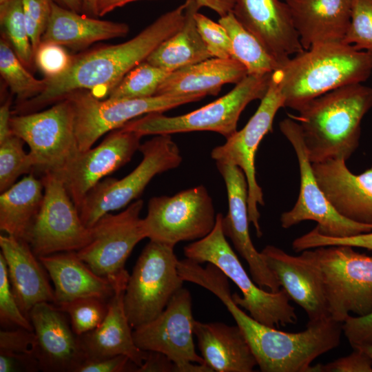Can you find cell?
<instances>
[{"label":"cell","mask_w":372,"mask_h":372,"mask_svg":"<svg viewBox=\"0 0 372 372\" xmlns=\"http://www.w3.org/2000/svg\"><path fill=\"white\" fill-rule=\"evenodd\" d=\"M186 4L167 12L131 39L108 45L73 56L72 64L63 74L45 78V90L36 97L19 103L21 114L36 112L55 103L69 94L85 90L94 96H109L110 92L134 68L183 25Z\"/></svg>","instance_id":"6da1fadb"},{"label":"cell","mask_w":372,"mask_h":372,"mask_svg":"<svg viewBox=\"0 0 372 372\" xmlns=\"http://www.w3.org/2000/svg\"><path fill=\"white\" fill-rule=\"evenodd\" d=\"M273 72L284 107L298 112L327 92L366 81L372 72V52L342 41L320 43L291 57Z\"/></svg>","instance_id":"7a4b0ae2"},{"label":"cell","mask_w":372,"mask_h":372,"mask_svg":"<svg viewBox=\"0 0 372 372\" xmlns=\"http://www.w3.org/2000/svg\"><path fill=\"white\" fill-rule=\"evenodd\" d=\"M372 107V88L362 83L343 86L307 103L291 116L300 125L312 163L348 160L358 148L361 122Z\"/></svg>","instance_id":"3957f363"},{"label":"cell","mask_w":372,"mask_h":372,"mask_svg":"<svg viewBox=\"0 0 372 372\" xmlns=\"http://www.w3.org/2000/svg\"><path fill=\"white\" fill-rule=\"evenodd\" d=\"M262 372H311L318 356L336 348L342 323L328 317L308 321L305 330L285 332L263 324L244 311L234 317Z\"/></svg>","instance_id":"277c9868"},{"label":"cell","mask_w":372,"mask_h":372,"mask_svg":"<svg viewBox=\"0 0 372 372\" xmlns=\"http://www.w3.org/2000/svg\"><path fill=\"white\" fill-rule=\"evenodd\" d=\"M223 217L221 213L217 214L211 231L184 247L185 258L200 264L209 262L220 269L242 292V296L232 294L234 302L259 322L273 328L296 323L298 316L287 291L283 288L267 291L247 274L223 233Z\"/></svg>","instance_id":"5b68a950"},{"label":"cell","mask_w":372,"mask_h":372,"mask_svg":"<svg viewBox=\"0 0 372 372\" xmlns=\"http://www.w3.org/2000/svg\"><path fill=\"white\" fill-rule=\"evenodd\" d=\"M348 245H328L302 254L317 267L329 316L343 323L353 313L372 311V257Z\"/></svg>","instance_id":"8992f818"},{"label":"cell","mask_w":372,"mask_h":372,"mask_svg":"<svg viewBox=\"0 0 372 372\" xmlns=\"http://www.w3.org/2000/svg\"><path fill=\"white\" fill-rule=\"evenodd\" d=\"M271 74L247 75L227 94L191 112L167 116L153 112L134 118L122 127L145 135L171 134L195 131L217 132L228 138L237 131L239 117L251 101L267 92Z\"/></svg>","instance_id":"52a82bcc"},{"label":"cell","mask_w":372,"mask_h":372,"mask_svg":"<svg viewBox=\"0 0 372 372\" xmlns=\"http://www.w3.org/2000/svg\"><path fill=\"white\" fill-rule=\"evenodd\" d=\"M138 150L143 159L132 172L121 179H102L87 194L78 208L87 227H92L105 214L132 203L156 175L175 169L182 162L180 149L170 134L155 135Z\"/></svg>","instance_id":"ba28073f"},{"label":"cell","mask_w":372,"mask_h":372,"mask_svg":"<svg viewBox=\"0 0 372 372\" xmlns=\"http://www.w3.org/2000/svg\"><path fill=\"white\" fill-rule=\"evenodd\" d=\"M174 248L149 240L141 253L123 296L124 309L133 329L158 317L183 287Z\"/></svg>","instance_id":"9c48e42d"},{"label":"cell","mask_w":372,"mask_h":372,"mask_svg":"<svg viewBox=\"0 0 372 372\" xmlns=\"http://www.w3.org/2000/svg\"><path fill=\"white\" fill-rule=\"evenodd\" d=\"M204 97L195 94L101 100L88 91L79 90L65 98L72 105L78 146L79 151L83 152L92 147L105 133L119 129L140 116L163 112Z\"/></svg>","instance_id":"30bf717a"},{"label":"cell","mask_w":372,"mask_h":372,"mask_svg":"<svg viewBox=\"0 0 372 372\" xmlns=\"http://www.w3.org/2000/svg\"><path fill=\"white\" fill-rule=\"evenodd\" d=\"M12 132L30 148L34 169L56 173L80 152L74 112L65 98L43 111L12 116Z\"/></svg>","instance_id":"8fae6325"},{"label":"cell","mask_w":372,"mask_h":372,"mask_svg":"<svg viewBox=\"0 0 372 372\" xmlns=\"http://www.w3.org/2000/svg\"><path fill=\"white\" fill-rule=\"evenodd\" d=\"M141 199L128 205L123 211L103 216L91 228L90 242L76 251L97 275L108 279L114 289L126 287L130 274L125 262L134 247L147 238L140 213Z\"/></svg>","instance_id":"7c38bea8"},{"label":"cell","mask_w":372,"mask_h":372,"mask_svg":"<svg viewBox=\"0 0 372 372\" xmlns=\"http://www.w3.org/2000/svg\"><path fill=\"white\" fill-rule=\"evenodd\" d=\"M216 215L211 196L199 185L172 196L151 198L143 221L147 238L174 247L179 242L199 240L209 234Z\"/></svg>","instance_id":"4fadbf2b"},{"label":"cell","mask_w":372,"mask_h":372,"mask_svg":"<svg viewBox=\"0 0 372 372\" xmlns=\"http://www.w3.org/2000/svg\"><path fill=\"white\" fill-rule=\"evenodd\" d=\"M279 127L295 150L300 174L298 198L291 210L280 216L282 227L287 229L304 220H314L318 232L329 237L344 238L372 231V225L343 217L328 201L316 179L299 123L290 116L280 122Z\"/></svg>","instance_id":"5bb4252c"},{"label":"cell","mask_w":372,"mask_h":372,"mask_svg":"<svg viewBox=\"0 0 372 372\" xmlns=\"http://www.w3.org/2000/svg\"><path fill=\"white\" fill-rule=\"evenodd\" d=\"M195 322L191 293L182 287L158 317L134 329V340L143 351L165 355L175 365L176 372H213L196 352Z\"/></svg>","instance_id":"9a60e30c"},{"label":"cell","mask_w":372,"mask_h":372,"mask_svg":"<svg viewBox=\"0 0 372 372\" xmlns=\"http://www.w3.org/2000/svg\"><path fill=\"white\" fill-rule=\"evenodd\" d=\"M43 198L27 242L39 258L59 252L77 251L92 239V228L82 222L79 210L61 179L43 173Z\"/></svg>","instance_id":"2e32d148"},{"label":"cell","mask_w":372,"mask_h":372,"mask_svg":"<svg viewBox=\"0 0 372 372\" xmlns=\"http://www.w3.org/2000/svg\"><path fill=\"white\" fill-rule=\"evenodd\" d=\"M284 107V98L276 76L271 74L269 87L260 103L245 127L214 147L211 158L218 163L239 167L245 173L248 184V211L249 222L254 226L258 237L262 236L258 205H264L263 193L256 178L255 156L260 143L272 130L275 116Z\"/></svg>","instance_id":"e0dca14e"},{"label":"cell","mask_w":372,"mask_h":372,"mask_svg":"<svg viewBox=\"0 0 372 372\" xmlns=\"http://www.w3.org/2000/svg\"><path fill=\"white\" fill-rule=\"evenodd\" d=\"M141 136L119 128L111 131L96 147L79 152L55 174L77 209L87 194L103 177L128 163L141 146Z\"/></svg>","instance_id":"ac0fdd59"},{"label":"cell","mask_w":372,"mask_h":372,"mask_svg":"<svg viewBox=\"0 0 372 372\" xmlns=\"http://www.w3.org/2000/svg\"><path fill=\"white\" fill-rule=\"evenodd\" d=\"M225 181L228 199V212L223 217L224 234L246 260L253 280L268 291L276 292L280 284L253 245L249 231L248 184L244 172L238 166L216 162Z\"/></svg>","instance_id":"d6986e66"},{"label":"cell","mask_w":372,"mask_h":372,"mask_svg":"<svg viewBox=\"0 0 372 372\" xmlns=\"http://www.w3.org/2000/svg\"><path fill=\"white\" fill-rule=\"evenodd\" d=\"M65 314L48 302L37 304L28 314L36 336V356L41 371L76 372L87 358L80 338Z\"/></svg>","instance_id":"ffe728a7"},{"label":"cell","mask_w":372,"mask_h":372,"mask_svg":"<svg viewBox=\"0 0 372 372\" xmlns=\"http://www.w3.org/2000/svg\"><path fill=\"white\" fill-rule=\"evenodd\" d=\"M232 12L280 66L304 50L285 1L236 0Z\"/></svg>","instance_id":"44dd1931"},{"label":"cell","mask_w":372,"mask_h":372,"mask_svg":"<svg viewBox=\"0 0 372 372\" xmlns=\"http://www.w3.org/2000/svg\"><path fill=\"white\" fill-rule=\"evenodd\" d=\"M342 158L312 163L317 183L334 209L349 220L372 225V168L350 172Z\"/></svg>","instance_id":"7402d4cb"},{"label":"cell","mask_w":372,"mask_h":372,"mask_svg":"<svg viewBox=\"0 0 372 372\" xmlns=\"http://www.w3.org/2000/svg\"><path fill=\"white\" fill-rule=\"evenodd\" d=\"M260 253L290 299L305 311L309 321L331 317L319 271L309 258L302 254L290 255L273 245Z\"/></svg>","instance_id":"603a6c76"},{"label":"cell","mask_w":372,"mask_h":372,"mask_svg":"<svg viewBox=\"0 0 372 372\" xmlns=\"http://www.w3.org/2000/svg\"><path fill=\"white\" fill-rule=\"evenodd\" d=\"M1 254L8 269L11 287L20 309L28 318L38 303L54 304V291L45 267L28 242L12 236H0Z\"/></svg>","instance_id":"cb8c5ba5"},{"label":"cell","mask_w":372,"mask_h":372,"mask_svg":"<svg viewBox=\"0 0 372 372\" xmlns=\"http://www.w3.org/2000/svg\"><path fill=\"white\" fill-rule=\"evenodd\" d=\"M304 50L342 41L351 21V0H284Z\"/></svg>","instance_id":"d4e9b609"},{"label":"cell","mask_w":372,"mask_h":372,"mask_svg":"<svg viewBox=\"0 0 372 372\" xmlns=\"http://www.w3.org/2000/svg\"><path fill=\"white\" fill-rule=\"evenodd\" d=\"M194 335L205 364L216 372H251L255 356L236 324L195 322Z\"/></svg>","instance_id":"484cf974"},{"label":"cell","mask_w":372,"mask_h":372,"mask_svg":"<svg viewBox=\"0 0 372 372\" xmlns=\"http://www.w3.org/2000/svg\"><path fill=\"white\" fill-rule=\"evenodd\" d=\"M125 287L115 289L108 301L107 312L102 323L79 338L87 358L123 355L139 368L147 358L149 351L141 349L134 342L132 327L123 305Z\"/></svg>","instance_id":"4316f807"},{"label":"cell","mask_w":372,"mask_h":372,"mask_svg":"<svg viewBox=\"0 0 372 372\" xmlns=\"http://www.w3.org/2000/svg\"><path fill=\"white\" fill-rule=\"evenodd\" d=\"M39 259L53 282L54 304L89 297L109 301L115 293L112 283L94 272L76 251L56 253Z\"/></svg>","instance_id":"83f0119b"},{"label":"cell","mask_w":372,"mask_h":372,"mask_svg":"<svg viewBox=\"0 0 372 372\" xmlns=\"http://www.w3.org/2000/svg\"><path fill=\"white\" fill-rule=\"evenodd\" d=\"M247 75L238 61L211 57L172 72L155 96L217 95L224 85L237 84Z\"/></svg>","instance_id":"f1b7e54d"},{"label":"cell","mask_w":372,"mask_h":372,"mask_svg":"<svg viewBox=\"0 0 372 372\" xmlns=\"http://www.w3.org/2000/svg\"><path fill=\"white\" fill-rule=\"evenodd\" d=\"M79 13L52 1L50 17L41 42L77 50L98 41L123 37L129 32V26L125 23L100 20Z\"/></svg>","instance_id":"f546056e"},{"label":"cell","mask_w":372,"mask_h":372,"mask_svg":"<svg viewBox=\"0 0 372 372\" xmlns=\"http://www.w3.org/2000/svg\"><path fill=\"white\" fill-rule=\"evenodd\" d=\"M185 4L181 27L163 41L145 60L170 72L211 58L195 19L200 7L192 0H186Z\"/></svg>","instance_id":"4dcf8cb0"},{"label":"cell","mask_w":372,"mask_h":372,"mask_svg":"<svg viewBox=\"0 0 372 372\" xmlns=\"http://www.w3.org/2000/svg\"><path fill=\"white\" fill-rule=\"evenodd\" d=\"M41 179L31 173L0 195V229L27 242L30 231L42 204Z\"/></svg>","instance_id":"1f68e13d"},{"label":"cell","mask_w":372,"mask_h":372,"mask_svg":"<svg viewBox=\"0 0 372 372\" xmlns=\"http://www.w3.org/2000/svg\"><path fill=\"white\" fill-rule=\"evenodd\" d=\"M218 22L230 38L233 58L241 63L247 75L271 74L280 67L260 41L247 30L232 12L220 17Z\"/></svg>","instance_id":"d6a6232c"},{"label":"cell","mask_w":372,"mask_h":372,"mask_svg":"<svg viewBox=\"0 0 372 372\" xmlns=\"http://www.w3.org/2000/svg\"><path fill=\"white\" fill-rule=\"evenodd\" d=\"M0 73L19 103L36 97L46 86L45 79H37L29 72L3 37L0 39Z\"/></svg>","instance_id":"836d02e7"},{"label":"cell","mask_w":372,"mask_h":372,"mask_svg":"<svg viewBox=\"0 0 372 372\" xmlns=\"http://www.w3.org/2000/svg\"><path fill=\"white\" fill-rule=\"evenodd\" d=\"M0 23L3 35L25 67L34 63V54L24 17L22 0L0 5Z\"/></svg>","instance_id":"e575fe53"},{"label":"cell","mask_w":372,"mask_h":372,"mask_svg":"<svg viewBox=\"0 0 372 372\" xmlns=\"http://www.w3.org/2000/svg\"><path fill=\"white\" fill-rule=\"evenodd\" d=\"M170 72L146 61L130 70L110 92L108 99H138L155 96Z\"/></svg>","instance_id":"d590c367"},{"label":"cell","mask_w":372,"mask_h":372,"mask_svg":"<svg viewBox=\"0 0 372 372\" xmlns=\"http://www.w3.org/2000/svg\"><path fill=\"white\" fill-rule=\"evenodd\" d=\"M24 141L12 133L0 141V192L13 185L23 174L34 170V163L30 153L23 149Z\"/></svg>","instance_id":"8d00e7d4"},{"label":"cell","mask_w":372,"mask_h":372,"mask_svg":"<svg viewBox=\"0 0 372 372\" xmlns=\"http://www.w3.org/2000/svg\"><path fill=\"white\" fill-rule=\"evenodd\" d=\"M68 314L74 332L81 336L97 328L108 309V301L98 298H82L55 304Z\"/></svg>","instance_id":"74e56055"},{"label":"cell","mask_w":372,"mask_h":372,"mask_svg":"<svg viewBox=\"0 0 372 372\" xmlns=\"http://www.w3.org/2000/svg\"><path fill=\"white\" fill-rule=\"evenodd\" d=\"M342 42L372 52V0H351L350 25Z\"/></svg>","instance_id":"f35d334b"},{"label":"cell","mask_w":372,"mask_h":372,"mask_svg":"<svg viewBox=\"0 0 372 372\" xmlns=\"http://www.w3.org/2000/svg\"><path fill=\"white\" fill-rule=\"evenodd\" d=\"M0 322L1 326H14L34 331L30 319L20 309L13 293L6 260L0 253Z\"/></svg>","instance_id":"ab89813d"},{"label":"cell","mask_w":372,"mask_h":372,"mask_svg":"<svg viewBox=\"0 0 372 372\" xmlns=\"http://www.w3.org/2000/svg\"><path fill=\"white\" fill-rule=\"evenodd\" d=\"M195 19L211 57L233 58L231 41L226 29L219 22L216 23L198 12L195 15Z\"/></svg>","instance_id":"60d3db41"},{"label":"cell","mask_w":372,"mask_h":372,"mask_svg":"<svg viewBox=\"0 0 372 372\" xmlns=\"http://www.w3.org/2000/svg\"><path fill=\"white\" fill-rule=\"evenodd\" d=\"M328 245H348L372 250V231L344 238L329 237L320 234L314 228L309 232L296 238L292 249L296 252Z\"/></svg>","instance_id":"b9f144b4"},{"label":"cell","mask_w":372,"mask_h":372,"mask_svg":"<svg viewBox=\"0 0 372 372\" xmlns=\"http://www.w3.org/2000/svg\"><path fill=\"white\" fill-rule=\"evenodd\" d=\"M72 60L65 48L53 43L41 42L34 53L35 65L48 79L65 72Z\"/></svg>","instance_id":"7bdbcfd3"},{"label":"cell","mask_w":372,"mask_h":372,"mask_svg":"<svg viewBox=\"0 0 372 372\" xmlns=\"http://www.w3.org/2000/svg\"><path fill=\"white\" fill-rule=\"evenodd\" d=\"M52 0H22L23 10L34 54L41 43L52 11Z\"/></svg>","instance_id":"ee69618b"},{"label":"cell","mask_w":372,"mask_h":372,"mask_svg":"<svg viewBox=\"0 0 372 372\" xmlns=\"http://www.w3.org/2000/svg\"><path fill=\"white\" fill-rule=\"evenodd\" d=\"M36 351L37 342L34 331L21 327L1 330L0 353L37 358Z\"/></svg>","instance_id":"f6af8a7d"},{"label":"cell","mask_w":372,"mask_h":372,"mask_svg":"<svg viewBox=\"0 0 372 372\" xmlns=\"http://www.w3.org/2000/svg\"><path fill=\"white\" fill-rule=\"evenodd\" d=\"M349 355L326 364L311 366V372H372V359L359 347L353 348Z\"/></svg>","instance_id":"bcb514c9"},{"label":"cell","mask_w":372,"mask_h":372,"mask_svg":"<svg viewBox=\"0 0 372 372\" xmlns=\"http://www.w3.org/2000/svg\"><path fill=\"white\" fill-rule=\"evenodd\" d=\"M342 331L353 348L372 344V311L363 316L350 315L342 323Z\"/></svg>","instance_id":"7dc6e473"},{"label":"cell","mask_w":372,"mask_h":372,"mask_svg":"<svg viewBox=\"0 0 372 372\" xmlns=\"http://www.w3.org/2000/svg\"><path fill=\"white\" fill-rule=\"evenodd\" d=\"M138 366L126 355L86 358L76 372L137 371Z\"/></svg>","instance_id":"c3c4849f"},{"label":"cell","mask_w":372,"mask_h":372,"mask_svg":"<svg viewBox=\"0 0 372 372\" xmlns=\"http://www.w3.org/2000/svg\"><path fill=\"white\" fill-rule=\"evenodd\" d=\"M40 370L35 357L0 353V372L37 371Z\"/></svg>","instance_id":"681fc988"},{"label":"cell","mask_w":372,"mask_h":372,"mask_svg":"<svg viewBox=\"0 0 372 372\" xmlns=\"http://www.w3.org/2000/svg\"><path fill=\"white\" fill-rule=\"evenodd\" d=\"M137 371H175L174 363L162 353L149 351L147 358Z\"/></svg>","instance_id":"f907efd6"},{"label":"cell","mask_w":372,"mask_h":372,"mask_svg":"<svg viewBox=\"0 0 372 372\" xmlns=\"http://www.w3.org/2000/svg\"><path fill=\"white\" fill-rule=\"evenodd\" d=\"M198 3L200 7H206L219 14L225 16L232 12L236 0H192Z\"/></svg>","instance_id":"816d5d0a"},{"label":"cell","mask_w":372,"mask_h":372,"mask_svg":"<svg viewBox=\"0 0 372 372\" xmlns=\"http://www.w3.org/2000/svg\"><path fill=\"white\" fill-rule=\"evenodd\" d=\"M10 100L8 99L0 107V141L12 133L10 128Z\"/></svg>","instance_id":"f5cc1de1"},{"label":"cell","mask_w":372,"mask_h":372,"mask_svg":"<svg viewBox=\"0 0 372 372\" xmlns=\"http://www.w3.org/2000/svg\"><path fill=\"white\" fill-rule=\"evenodd\" d=\"M138 0H95V16L103 17L116 8Z\"/></svg>","instance_id":"db71d44e"},{"label":"cell","mask_w":372,"mask_h":372,"mask_svg":"<svg viewBox=\"0 0 372 372\" xmlns=\"http://www.w3.org/2000/svg\"><path fill=\"white\" fill-rule=\"evenodd\" d=\"M59 6L69 10L81 12H83V0H52Z\"/></svg>","instance_id":"11a10c76"},{"label":"cell","mask_w":372,"mask_h":372,"mask_svg":"<svg viewBox=\"0 0 372 372\" xmlns=\"http://www.w3.org/2000/svg\"><path fill=\"white\" fill-rule=\"evenodd\" d=\"M83 12L90 17H96L95 0H83Z\"/></svg>","instance_id":"9f6ffc18"},{"label":"cell","mask_w":372,"mask_h":372,"mask_svg":"<svg viewBox=\"0 0 372 372\" xmlns=\"http://www.w3.org/2000/svg\"><path fill=\"white\" fill-rule=\"evenodd\" d=\"M359 347V348L362 349L372 359V344H366V345L359 346V347Z\"/></svg>","instance_id":"6f0895ef"},{"label":"cell","mask_w":372,"mask_h":372,"mask_svg":"<svg viewBox=\"0 0 372 372\" xmlns=\"http://www.w3.org/2000/svg\"><path fill=\"white\" fill-rule=\"evenodd\" d=\"M10 0H0V5L3 4L6 2H8Z\"/></svg>","instance_id":"680465c9"}]
</instances>
